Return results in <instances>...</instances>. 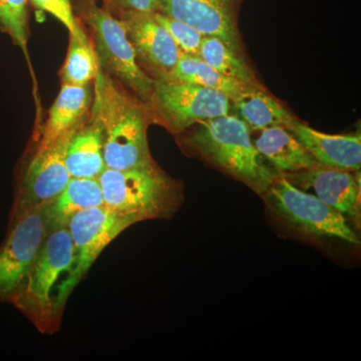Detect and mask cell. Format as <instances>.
Returning <instances> with one entry per match:
<instances>
[{
	"instance_id": "obj_1",
	"label": "cell",
	"mask_w": 361,
	"mask_h": 361,
	"mask_svg": "<svg viewBox=\"0 0 361 361\" xmlns=\"http://www.w3.org/2000/svg\"><path fill=\"white\" fill-rule=\"evenodd\" d=\"M92 85L90 111L103 126L106 168L125 171L156 163L149 152L145 109L101 68Z\"/></svg>"
},
{
	"instance_id": "obj_2",
	"label": "cell",
	"mask_w": 361,
	"mask_h": 361,
	"mask_svg": "<svg viewBox=\"0 0 361 361\" xmlns=\"http://www.w3.org/2000/svg\"><path fill=\"white\" fill-rule=\"evenodd\" d=\"M187 142L226 174L263 196L276 177L259 154L251 130L236 115L218 116L196 123Z\"/></svg>"
},
{
	"instance_id": "obj_3",
	"label": "cell",
	"mask_w": 361,
	"mask_h": 361,
	"mask_svg": "<svg viewBox=\"0 0 361 361\" xmlns=\"http://www.w3.org/2000/svg\"><path fill=\"white\" fill-rule=\"evenodd\" d=\"M97 179L104 205L135 223L170 219L182 206L180 183L157 163L125 171L104 168Z\"/></svg>"
},
{
	"instance_id": "obj_4",
	"label": "cell",
	"mask_w": 361,
	"mask_h": 361,
	"mask_svg": "<svg viewBox=\"0 0 361 361\" xmlns=\"http://www.w3.org/2000/svg\"><path fill=\"white\" fill-rule=\"evenodd\" d=\"M73 263V247L66 226L49 229L20 291L9 300L44 334L58 331L59 289Z\"/></svg>"
},
{
	"instance_id": "obj_5",
	"label": "cell",
	"mask_w": 361,
	"mask_h": 361,
	"mask_svg": "<svg viewBox=\"0 0 361 361\" xmlns=\"http://www.w3.org/2000/svg\"><path fill=\"white\" fill-rule=\"evenodd\" d=\"M77 9L92 30L99 68L148 104L154 80L139 65L122 21L94 0H78Z\"/></svg>"
},
{
	"instance_id": "obj_6",
	"label": "cell",
	"mask_w": 361,
	"mask_h": 361,
	"mask_svg": "<svg viewBox=\"0 0 361 361\" xmlns=\"http://www.w3.org/2000/svg\"><path fill=\"white\" fill-rule=\"evenodd\" d=\"M271 213L304 236L336 239L358 246L360 239L348 219L315 195L303 191L277 174L263 195Z\"/></svg>"
},
{
	"instance_id": "obj_7",
	"label": "cell",
	"mask_w": 361,
	"mask_h": 361,
	"mask_svg": "<svg viewBox=\"0 0 361 361\" xmlns=\"http://www.w3.org/2000/svg\"><path fill=\"white\" fill-rule=\"evenodd\" d=\"M134 224V220L106 205L80 211L71 218L66 228L73 242V263L56 297V310L59 318L71 292L84 279L102 252L121 233Z\"/></svg>"
},
{
	"instance_id": "obj_8",
	"label": "cell",
	"mask_w": 361,
	"mask_h": 361,
	"mask_svg": "<svg viewBox=\"0 0 361 361\" xmlns=\"http://www.w3.org/2000/svg\"><path fill=\"white\" fill-rule=\"evenodd\" d=\"M148 104L157 120L176 134L231 113V99L224 92L167 78L154 80Z\"/></svg>"
},
{
	"instance_id": "obj_9",
	"label": "cell",
	"mask_w": 361,
	"mask_h": 361,
	"mask_svg": "<svg viewBox=\"0 0 361 361\" xmlns=\"http://www.w3.org/2000/svg\"><path fill=\"white\" fill-rule=\"evenodd\" d=\"M78 126L49 144L37 145L18 177L9 222L54 201L65 189L71 179L66 166V148Z\"/></svg>"
},
{
	"instance_id": "obj_10",
	"label": "cell",
	"mask_w": 361,
	"mask_h": 361,
	"mask_svg": "<svg viewBox=\"0 0 361 361\" xmlns=\"http://www.w3.org/2000/svg\"><path fill=\"white\" fill-rule=\"evenodd\" d=\"M49 203L9 222L0 248V302H9L25 284L51 227Z\"/></svg>"
},
{
	"instance_id": "obj_11",
	"label": "cell",
	"mask_w": 361,
	"mask_h": 361,
	"mask_svg": "<svg viewBox=\"0 0 361 361\" xmlns=\"http://www.w3.org/2000/svg\"><path fill=\"white\" fill-rule=\"evenodd\" d=\"M237 2L238 0H158V13L191 25L204 37H217L241 54Z\"/></svg>"
},
{
	"instance_id": "obj_12",
	"label": "cell",
	"mask_w": 361,
	"mask_h": 361,
	"mask_svg": "<svg viewBox=\"0 0 361 361\" xmlns=\"http://www.w3.org/2000/svg\"><path fill=\"white\" fill-rule=\"evenodd\" d=\"M281 175L299 189L312 191L318 199L336 209L346 219L360 223V179L350 171L316 164L305 170Z\"/></svg>"
},
{
	"instance_id": "obj_13",
	"label": "cell",
	"mask_w": 361,
	"mask_h": 361,
	"mask_svg": "<svg viewBox=\"0 0 361 361\" xmlns=\"http://www.w3.org/2000/svg\"><path fill=\"white\" fill-rule=\"evenodd\" d=\"M122 21L137 59L165 78L180 56V49L154 13H121Z\"/></svg>"
},
{
	"instance_id": "obj_14",
	"label": "cell",
	"mask_w": 361,
	"mask_h": 361,
	"mask_svg": "<svg viewBox=\"0 0 361 361\" xmlns=\"http://www.w3.org/2000/svg\"><path fill=\"white\" fill-rule=\"evenodd\" d=\"M288 129L307 149L317 164L341 170L360 172V135H329L295 121Z\"/></svg>"
},
{
	"instance_id": "obj_15",
	"label": "cell",
	"mask_w": 361,
	"mask_h": 361,
	"mask_svg": "<svg viewBox=\"0 0 361 361\" xmlns=\"http://www.w3.org/2000/svg\"><path fill=\"white\" fill-rule=\"evenodd\" d=\"M71 135L66 153V166L71 178H99L106 168L104 130L101 121L90 111Z\"/></svg>"
},
{
	"instance_id": "obj_16",
	"label": "cell",
	"mask_w": 361,
	"mask_h": 361,
	"mask_svg": "<svg viewBox=\"0 0 361 361\" xmlns=\"http://www.w3.org/2000/svg\"><path fill=\"white\" fill-rule=\"evenodd\" d=\"M254 145L277 174H289L310 169L317 164L313 156L288 128L277 126L256 130Z\"/></svg>"
},
{
	"instance_id": "obj_17",
	"label": "cell",
	"mask_w": 361,
	"mask_h": 361,
	"mask_svg": "<svg viewBox=\"0 0 361 361\" xmlns=\"http://www.w3.org/2000/svg\"><path fill=\"white\" fill-rule=\"evenodd\" d=\"M94 102V87L61 85V92L49 110L40 133L39 145L49 144L84 122Z\"/></svg>"
},
{
	"instance_id": "obj_18",
	"label": "cell",
	"mask_w": 361,
	"mask_h": 361,
	"mask_svg": "<svg viewBox=\"0 0 361 361\" xmlns=\"http://www.w3.org/2000/svg\"><path fill=\"white\" fill-rule=\"evenodd\" d=\"M231 110L248 126L251 132L267 128L290 127L296 118L271 96L263 85H255L231 97Z\"/></svg>"
},
{
	"instance_id": "obj_19",
	"label": "cell",
	"mask_w": 361,
	"mask_h": 361,
	"mask_svg": "<svg viewBox=\"0 0 361 361\" xmlns=\"http://www.w3.org/2000/svg\"><path fill=\"white\" fill-rule=\"evenodd\" d=\"M104 205L97 178H71L61 193L49 203V229L66 226L75 214Z\"/></svg>"
},
{
	"instance_id": "obj_20",
	"label": "cell",
	"mask_w": 361,
	"mask_h": 361,
	"mask_svg": "<svg viewBox=\"0 0 361 361\" xmlns=\"http://www.w3.org/2000/svg\"><path fill=\"white\" fill-rule=\"evenodd\" d=\"M161 78L179 80L187 84L218 90L224 92L230 99L249 87H255L254 85L226 77L206 63L200 56H191L184 52H180L175 68L165 78Z\"/></svg>"
},
{
	"instance_id": "obj_21",
	"label": "cell",
	"mask_w": 361,
	"mask_h": 361,
	"mask_svg": "<svg viewBox=\"0 0 361 361\" xmlns=\"http://www.w3.org/2000/svg\"><path fill=\"white\" fill-rule=\"evenodd\" d=\"M99 66L94 44L84 30L70 33V44L61 68L63 84L87 85L94 84Z\"/></svg>"
},
{
	"instance_id": "obj_22",
	"label": "cell",
	"mask_w": 361,
	"mask_h": 361,
	"mask_svg": "<svg viewBox=\"0 0 361 361\" xmlns=\"http://www.w3.org/2000/svg\"><path fill=\"white\" fill-rule=\"evenodd\" d=\"M199 56L209 66L226 77L254 85H262L247 65L241 54L234 51L223 40L215 37H204Z\"/></svg>"
},
{
	"instance_id": "obj_23",
	"label": "cell",
	"mask_w": 361,
	"mask_h": 361,
	"mask_svg": "<svg viewBox=\"0 0 361 361\" xmlns=\"http://www.w3.org/2000/svg\"><path fill=\"white\" fill-rule=\"evenodd\" d=\"M28 0H0V32L6 33L28 59Z\"/></svg>"
},
{
	"instance_id": "obj_24",
	"label": "cell",
	"mask_w": 361,
	"mask_h": 361,
	"mask_svg": "<svg viewBox=\"0 0 361 361\" xmlns=\"http://www.w3.org/2000/svg\"><path fill=\"white\" fill-rule=\"evenodd\" d=\"M155 18L161 23L173 37L180 52L198 56L204 35L196 28L174 18H169L161 13H154Z\"/></svg>"
},
{
	"instance_id": "obj_25",
	"label": "cell",
	"mask_w": 361,
	"mask_h": 361,
	"mask_svg": "<svg viewBox=\"0 0 361 361\" xmlns=\"http://www.w3.org/2000/svg\"><path fill=\"white\" fill-rule=\"evenodd\" d=\"M39 11L51 14L54 18L61 21L70 33L82 30L80 23L73 13V7L71 0H30Z\"/></svg>"
},
{
	"instance_id": "obj_26",
	"label": "cell",
	"mask_w": 361,
	"mask_h": 361,
	"mask_svg": "<svg viewBox=\"0 0 361 361\" xmlns=\"http://www.w3.org/2000/svg\"><path fill=\"white\" fill-rule=\"evenodd\" d=\"M108 9L121 13H158V0H110Z\"/></svg>"
},
{
	"instance_id": "obj_27",
	"label": "cell",
	"mask_w": 361,
	"mask_h": 361,
	"mask_svg": "<svg viewBox=\"0 0 361 361\" xmlns=\"http://www.w3.org/2000/svg\"><path fill=\"white\" fill-rule=\"evenodd\" d=\"M102 1L104 4V7H106L108 8L109 6V2H110V0H102Z\"/></svg>"
}]
</instances>
